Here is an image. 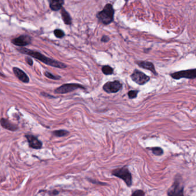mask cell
I'll use <instances>...</instances> for the list:
<instances>
[{"instance_id":"obj_1","label":"cell","mask_w":196,"mask_h":196,"mask_svg":"<svg viewBox=\"0 0 196 196\" xmlns=\"http://www.w3.org/2000/svg\"><path fill=\"white\" fill-rule=\"evenodd\" d=\"M17 50L21 54L33 57L42 62L45 64L51 66L52 67L59 68H67L66 64L59 62L58 60H54L47 56H44V55H43L42 54H41L40 52L38 51H35L34 50H31L28 48H24V47L17 48Z\"/></svg>"},{"instance_id":"obj_13","label":"cell","mask_w":196,"mask_h":196,"mask_svg":"<svg viewBox=\"0 0 196 196\" xmlns=\"http://www.w3.org/2000/svg\"><path fill=\"white\" fill-rule=\"evenodd\" d=\"M0 124L3 128L11 131H15L18 129V126L17 125L12 123L10 121L4 118L0 120Z\"/></svg>"},{"instance_id":"obj_4","label":"cell","mask_w":196,"mask_h":196,"mask_svg":"<svg viewBox=\"0 0 196 196\" xmlns=\"http://www.w3.org/2000/svg\"><path fill=\"white\" fill-rule=\"evenodd\" d=\"M112 174L124 181L128 187L131 186L132 184V174L127 166H123L113 170L112 172Z\"/></svg>"},{"instance_id":"obj_23","label":"cell","mask_w":196,"mask_h":196,"mask_svg":"<svg viewBox=\"0 0 196 196\" xmlns=\"http://www.w3.org/2000/svg\"><path fill=\"white\" fill-rule=\"evenodd\" d=\"M110 40L109 37L108 36H103L101 38V41L104 42V43H107L108 41H109V40Z\"/></svg>"},{"instance_id":"obj_17","label":"cell","mask_w":196,"mask_h":196,"mask_svg":"<svg viewBox=\"0 0 196 196\" xmlns=\"http://www.w3.org/2000/svg\"><path fill=\"white\" fill-rule=\"evenodd\" d=\"M102 72L105 75H112L113 72V69L111 66L106 65L102 68Z\"/></svg>"},{"instance_id":"obj_14","label":"cell","mask_w":196,"mask_h":196,"mask_svg":"<svg viewBox=\"0 0 196 196\" xmlns=\"http://www.w3.org/2000/svg\"><path fill=\"white\" fill-rule=\"evenodd\" d=\"M63 4L64 1L53 0L50 1V7L54 11H58L62 8Z\"/></svg>"},{"instance_id":"obj_12","label":"cell","mask_w":196,"mask_h":196,"mask_svg":"<svg viewBox=\"0 0 196 196\" xmlns=\"http://www.w3.org/2000/svg\"><path fill=\"white\" fill-rule=\"evenodd\" d=\"M136 63L141 68L148 70L151 71L154 74L157 76V72L155 70V66L151 62L148 61H137Z\"/></svg>"},{"instance_id":"obj_25","label":"cell","mask_w":196,"mask_h":196,"mask_svg":"<svg viewBox=\"0 0 196 196\" xmlns=\"http://www.w3.org/2000/svg\"><path fill=\"white\" fill-rule=\"evenodd\" d=\"M25 60H26L27 63L29 66H32V64H33V60H32L30 58L26 57V58H25Z\"/></svg>"},{"instance_id":"obj_11","label":"cell","mask_w":196,"mask_h":196,"mask_svg":"<svg viewBox=\"0 0 196 196\" xmlns=\"http://www.w3.org/2000/svg\"><path fill=\"white\" fill-rule=\"evenodd\" d=\"M13 71L16 77L21 82L24 83H28L29 82V79L28 76L25 74V72H24L20 68H13Z\"/></svg>"},{"instance_id":"obj_3","label":"cell","mask_w":196,"mask_h":196,"mask_svg":"<svg viewBox=\"0 0 196 196\" xmlns=\"http://www.w3.org/2000/svg\"><path fill=\"white\" fill-rule=\"evenodd\" d=\"M168 196H184V186L182 177L177 174L174 182L168 191Z\"/></svg>"},{"instance_id":"obj_24","label":"cell","mask_w":196,"mask_h":196,"mask_svg":"<svg viewBox=\"0 0 196 196\" xmlns=\"http://www.w3.org/2000/svg\"><path fill=\"white\" fill-rule=\"evenodd\" d=\"M89 181H90V182H92V183H93V184H98V185L105 184V183H102V182H101L100 181H96L93 180H91V179H89Z\"/></svg>"},{"instance_id":"obj_10","label":"cell","mask_w":196,"mask_h":196,"mask_svg":"<svg viewBox=\"0 0 196 196\" xmlns=\"http://www.w3.org/2000/svg\"><path fill=\"white\" fill-rule=\"evenodd\" d=\"M25 137L28 141L29 146L33 149H40L42 147L43 143L36 136L32 135H26Z\"/></svg>"},{"instance_id":"obj_8","label":"cell","mask_w":196,"mask_h":196,"mask_svg":"<svg viewBox=\"0 0 196 196\" xmlns=\"http://www.w3.org/2000/svg\"><path fill=\"white\" fill-rule=\"evenodd\" d=\"M123 85L119 81H114L107 82L103 86V90L108 93H116L120 91Z\"/></svg>"},{"instance_id":"obj_2","label":"cell","mask_w":196,"mask_h":196,"mask_svg":"<svg viewBox=\"0 0 196 196\" xmlns=\"http://www.w3.org/2000/svg\"><path fill=\"white\" fill-rule=\"evenodd\" d=\"M115 11L112 4H107L103 9L97 14L98 21L104 25L111 24L114 20Z\"/></svg>"},{"instance_id":"obj_5","label":"cell","mask_w":196,"mask_h":196,"mask_svg":"<svg viewBox=\"0 0 196 196\" xmlns=\"http://www.w3.org/2000/svg\"><path fill=\"white\" fill-rule=\"evenodd\" d=\"M170 76L174 80H180L183 78L188 79H195L196 77V70L194 68L173 72L170 74Z\"/></svg>"},{"instance_id":"obj_15","label":"cell","mask_w":196,"mask_h":196,"mask_svg":"<svg viewBox=\"0 0 196 196\" xmlns=\"http://www.w3.org/2000/svg\"><path fill=\"white\" fill-rule=\"evenodd\" d=\"M61 16L62 20L63 21L64 24L66 25H71L72 23V20L71 16L69 15L68 12H67L64 8L61 9Z\"/></svg>"},{"instance_id":"obj_20","label":"cell","mask_w":196,"mask_h":196,"mask_svg":"<svg viewBox=\"0 0 196 196\" xmlns=\"http://www.w3.org/2000/svg\"><path fill=\"white\" fill-rule=\"evenodd\" d=\"M44 75H45V76H47L48 78L54 80H58L60 78V76H54L51 73L48 72H44Z\"/></svg>"},{"instance_id":"obj_22","label":"cell","mask_w":196,"mask_h":196,"mask_svg":"<svg viewBox=\"0 0 196 196\" xmlns=\"http://www.w3.org/2000/svg\"><path fill=\"white\" fill-rule=\"evenodd\" d=\"M131 196H145V193L142 190H136L132 193Z\"/></svg>"},{"instance_id":"obj_21","label":"cell","mask_w":196,"mask_h":196,"mask_svg":"<svg viewBox=\"0 0 196 196\" xmlns=\"http://www.w3.org/2000/svg\"><path fill=\"white\" fill-rule=\"evenodd\" d=\"M138 91L137 90H130L128 93V97L129 99H134L135 98L137 95L138 94Z\"/></svg>"},{"instance_id":"obj_6","label":"cell","mask_w":196,"mask_h":196,"mask_svg":"<svg viewBox=\"0 0 196 196\" xmlns=\"http://www.w3.org/2000/svg\"><path fill=\"white\" fill-rule=\"evenodd\" d=\"M132 80L139 85H144L150 80V78L144 73L135 69L131 75Z\"/></svg>"},{"instance_id":"obj_18","label":"cell","mask_w":196,"mask_h":196,"mask_svg":"<svg viewBox=\"0 0 196 196\" xmlns=\"http://www.w3.org/2000/svg\"><path fill=\"white\" fill-rule=\"evenodd\" d=\"M151 150L152 151V153L156 155V156H160L163 154V149L159 147H155L151 148Z\"/></svg>"},{"instance_id":"obj_9","label":"cell","mask_w":196,"mask_h":196,"mask_svg":"<svg viewBox=\"0 0 196 196\" xmlns=\"http://www.w3.org/2000/svg\"><path fill=\"white\" fill-rule=\"evenodd\" d=\"M31 37L28 35H21L12 40V43L17 46L23 47L30 44L31 42Z\"/></svg>"},{"instance_id":"obj_19","label":"cell","mask_w":196,"mask_h":196,"mask_svg":"<svg viewBox=\"0 0 196 196\" xmlns=\"http://www.w3.org/2000/svg\"><path fill=\"white\" fill-rule=\"evenodd\" d=\"M54 33L55 36H56V37H58V38H62L65 35L64 32L62 30L59 29H55L54 31Z\"/></svg>"},{"instance_id":"obj_7","label":"cell","mask_w":196,"mask_h":196,"mask_svg":"<svg viewBox=\"0 0 196 196\" xmlns=\"http://www.w3.org/2000/svg\"><path fill=\"white\" fill-rule=\"evenodd\" d=\"M78 89H85V88L82 85L78 84H63L60 86V87L56 89L55 90V93L56 94H65L68 93L72 92Z\"/></svg>"},{"instance_id":"obj_16","label":"cell","mask_w":196,"mask_h":196,"mask_svg":"<svg viewBox=\"0 0 196 196\" xmlns=\"http://www.w3.org/2000/svg\"><path fill=\"white\" fill-rule=\"evenodd\" d=\"M52 133L54 135L57 136V137H63V136H67L68 135L69 132L66 130L60 129V130L54 131V132H52Z\"/></svg>"}]
</instances>
